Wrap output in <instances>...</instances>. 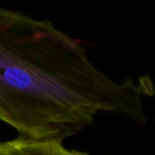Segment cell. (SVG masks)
Listing matches in <instances>:
<instances>
[{
    "label": "cell",
    "instance_id": "cell-2",
    "mask_svg": "<svg viewBox=\"0 0 155 155\" xmlns=\"http://www.w3.org/2000/svg\"><path fill=\"white\" fill-rule=\"evenodd\" d=\"M67 149L57 141H35L18 137L0 143V155H65Z\"/></svg>",
    "mask_w": 155,
    "mask_h": 155
},
{
    "label": "cell",
    "instance_id": "cell-1",
    "mask_svg": "<svg viewBox=\"0 0 155 155\" xmlns=\"http://www.w3.org/2000/svg\"><path fill=\"white\" fill-rule=\"evenodd\" d=\"M147 76L117 84L89 61L80 41L38 20L0 6V121L19 137L57 141L82 132L99 111L144 124Z\"/></svg>",
    "mask_w": 155,
    "mask_h": 155
}]
</instances>
